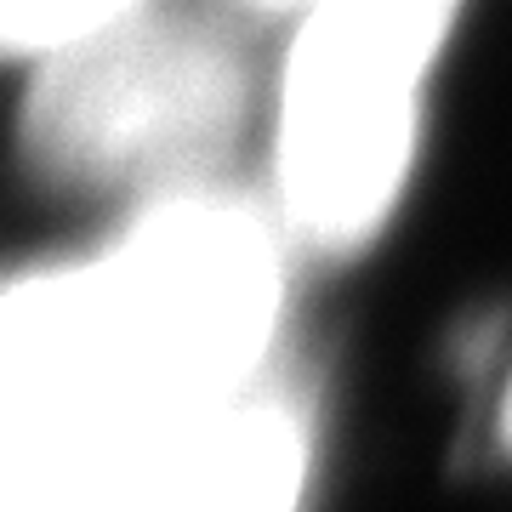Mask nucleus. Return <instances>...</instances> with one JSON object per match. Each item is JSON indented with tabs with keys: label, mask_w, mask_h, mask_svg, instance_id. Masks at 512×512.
<instances>
[{
	"label": "nucleus",
	"mask_w": 512,
	"mask_h": 512,
	"mask_svg": "<svg viewBox=\"0 0 512 512\" xmlns=\"http://www.w3.org/2000/svg\"><path fill=\"white\" fill-rule=\"evenodd\" d=\"M239 109L245 69L211 23L126 18L46 63L23 137L63 183H183L228 148Z\"/></svg>",
	"instance_id": "f257e3e1"
},
{
	"label": "nucleus",
	"mask_w": 512,
	"mask_h": 512,
	"mask_svg": "<svg viewBox=\"0 0 512 512\" xmlns=\"http://www.w3.org/2000/svg\"><path fill=\"white\" fill-rule=\"evenodd\" d=\"M421 69L427 63L370 35L330 0L313 6L279 120V194L308 245L353 251L387 217L410 160Z\"/></svg>",
	"instance_id": "f03ea898"
},
{
	"label": "nucleus",
	"mask_w": 512,
	"mask_h": 512,
	"mask_svg": "<svg viewBox=\"0 0 512 512\" xmlns=\"http://www.w3.org/2000/svg\"><path fill=\"white\" fill-rule=\"evenodd\" d=\"M313 467L308 399L274 365L171 421L154 444L143 512H302Z\"/></svg>",
	"instance_id": "7ed1b4c3"
},
{
	"label": "nucleus",
	"mask_w": 512,
	"mask_h": 512,
	"mask_svg": "<svg viewBox=\"0 0 512 512\" xmlns=\"http://www.w3.org/2000/svg\"><path fill=\"white\" fill-rule=\"evenodd\" d=\"M143 0H0V57H63L109 35Z\"/></svg>",
	"instance_id": "20e7f679"
},
{
	"label": "nucleus",
	"mask_w": 512,
	"mask_h": 512,
	"mask_svg": "<svg viewBox=\"0 0 512 512\" xmlns=\"http://www.w3.org/2000/svg\"><path fill=\"white\" fill-rule=\"evenodd\" d=\"M0 393H6V296H0Z\"/></svg>",
	"instance_id": "39448f33"
},
{
	"label": "nucleus",
	"mask_w": 512,
	"mask_h": 512,
	"mask_svg": "<svg viewBox=\"0 0 512 512\" xmlns=\"http://www.w3.org/2000/svg\"><path fill=\"white\" fill-rule=\"evenodd\" d=\"M251 6H268V12H285V6H296V0H251Z\"/></svg>",
	"instance_id": "423d86ee"
},
{
	"label": "nucleus",
	"mask_w": 512,
	"mask_h": 512,
	"mask_svg": "<svg viewBox=\"0 0 512 512\" xmlns=\"http://www.w3.org/2000/svg\"><path fill=\"white\" fill-rule=\"evenodd\" d=\"M507 427H512V399H507Z\"/></svg>",
	"instance_id": "0eeeda50"
}]
</instances>
